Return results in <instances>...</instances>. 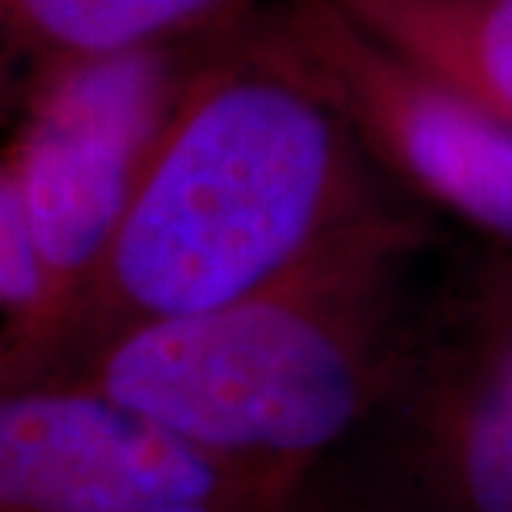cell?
<instances>
[{
	"mask_svg": "<svg viewBox=\"0 0 512 512\" xmlns=\"http://www.w3.org/2000/svg\"><path fill=\"white\" fill-rule=\"evenodd\" d=\"M190 84L167 47L60 57L40 74L0 167L24 200L50 276L54 320L40 373L104 263Z\"/></svg>",
	"mask_w": 512,
	"mask_h": 512,
	"instance_id": "obj_4",
	"label": "cell"
},
{
	"mask_svg": "<svg viewBox=\"0 0 512 512\" xmlns=\"http://www.w3.org/2000/svg\"><path fill=\"white\" fill-rule=\"evenodd\" d=\"M290 512H383L353 479H333V469H323Z\"/></svg>",
	"mask_w": 512,
	"mask_h": 512,
	"instance_id": "obj_9",
	"label": "cell"
},
{
	"mask_svg": "<svg viewBox=\"0 0 512 512\" xmlns=\"http://www.w3.org/2000/svg\"><path fill=\"white\" fill-rule=\"evenodd\" d=\"M419 243L416 217L396 210L260 293L110 336L54 380L94 386L240 463L316 476L393 386L416 313L403 270Z\"/></svg>",
	"mask_w": 512,
	"mask_h": 512,
	"instance_id": "obj_2",
	"label": "cell"
},
{
	"mask_svg": "<svg viewBox=\"0 0 512 512\" xmlns=\"http://www.w3.org/2000/svg\"><path fill=\"white\" fill-rule=\"evenodd\" d=\"M399 57L512 124V0H333Z\"/></svg>",
	"mask_w": 512,
	"mask_h": 512,
	"instance_id": "obj_7",
	"label": "cell"
},
{
	"mask_svg": "<svg viewBox=\"0 0 512 512\" xmlns=\"http://www.w3.org/2000/svg\"><path fill=\"white\" fill-rule=\"evenodd\" d=\"M316 476L240 463L74 380L0 396V512H290Z\"/></svg>",
	"mask_w": 512,
	"mask_h": 512,
	"instance_id": "obj_5",
	"label": "cell"
},
{
	"mask_svg": "<svg viewBox=\"0 0 512 512\" xmlns=\"http://www.w3.org/2000/svg\"><path fill=\"white\" fill-rule=\"evenodd\" d=\"M360 439L353 483L383 512H512V247L416 306Z\"/></svg>",
	"mask_w": 512,
	"mask_h": 512,
	"instance_id": "obj_3",
	"label": "cell"
},
{
	"mask_svg": "<svg viewBox=\"0 0 512 512\" xmlns=\"http://www.w3.org/2000/svg\"><path fill=\"white\" fill-rule=\"evenodd\" d=\"M230 0H4L7 24L50 60L163 47Z\"/></svg>",
	"mask_w": 512,
	"mask_h": 512,
	"instance_id": "obj_8",
	"label": "cell"
},
{
	"mask_svg": "<svg viewBox=\"0 0 512 512\" xmlns=\"http://www.w3.org/2000/svg\"><path fill=\"white\" fill-rule=\"evenodd\" d=\"M290 57L370 157L433 207L512 247V124L399 57L333 0H296L280 34Z\"/></svg>",
	"mask_w": 512,
	"mask_h": 512,
	"instance_id": "obj_6",
	"label": "cell"
},
{
	"mask_svg": "<svg viewBox=\"0 0 512 512\" xmlns=\"http://www.w3.org/2000/svg\"><path fill=\"white\" fill-rule=\"evenodd\" d=\"M360 153L280 50L197 77L34 383L133 326L260 293L393 217Z\"/></svg>",
	"mask_w": 512,
	"mask_h": 512,
	"instance_id": "obj_1",
	"label": "cell"
}]
</instances>
